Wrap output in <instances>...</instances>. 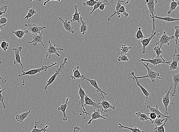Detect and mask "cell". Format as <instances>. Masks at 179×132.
Wrapping results in <instances>:
<instances>
[{"instance_id": "1", "label": "cell", "mask_w": 179, "mask_h": 132, "mask_svg": "<svg viewBox=\"0 0 179 132\" xmlns=\"http://www.w3.org/2000/svg\"><path fill=\"white\" fill-rule=\"evenodd\" d=\"M141 63L147 69V73L146 76H139V77H136V78L138 79H140L143 78H150L151 80V82L152 84H155V80L156 79H158L159 80H163V78L160 77V73L159 72L155 71L152 69H150L149 67V63L147 62L146 64H145L143 62H139Z\"/></svg>"}, {"instance_id": "2", "label": "cell", "mask_w": 179, "mask_h": 132, "mask_svg": "<svg viewBox=\"0 0 179 132\" xmlns=\"http://www.w3.org/2000/svg\"><path fill=\"white\" fill-rule=\"evenodd\" d=\"M157 3V1L155 0H147L145 2L148 9L150 18L152 20L153 30L152 34L154 33L155 29V20L154 17L156 15L155 6Z\"/></svg>"}, {"instance_id": "3", "label": "cell", "mask_w": 179, "mask_h": 132, "mask_svg": "<svg viewBox=\"0 0 179 132\" xmlns=\"http://www.w3.org/2000/svg\"><path fill=\"white\" fill-rule=\"evenodd\" d=\"M51 65L49 66H42L41 67L39 68L32 69V70H28L26 72H24V73H23L22 74H19L18 77H21L23 76H33L37 74V73H41V72L42 71L46 72L48 69L57 65L56 62H51Z\"/></svg>"}, {"instance_id": "4", "label": "cell", "mask_w": 179, "mask_h": 132, "mask_svg": "<svg viewBox=\"0 0 179 132\" xmlns=\"http://www.w3.org/2000/svg\"><path fill=\"white\" fill-rule=\"evenodd\" d=\"M67 58H65L64 59V62H63V63L61 62V63H60V66L59 68L57 69V70L55 71V73H54L53 75L52 76L48 81H47L46 85V87H45V90H46L47 88H48V87L50 85H51V84L54 82L55 80L56 79L57 77L60 74V72L63 73V70H64V69L65 64H69V62H67Z\"/></svg>"}, {"instance_id": "5", "label": "cell", "mask_w": 179, "mask_h": 132, "mask_svg": "<svg viewBox=\"0 0 179 132\" xmlns=\"http://www.w3.org/2000/svg\"><path fill=\"white\" fill-rule=\"evenodd\" d=\"M139 62H147L151 64L152 65H154V66H156L157 65L161 64H168L169 65L171 62V61L169 62H166L164 58H163L162 55L159 56L153 57L152 59L149 58V59H146L141 58L139 60Z\"/></svg>"}, {"instance_id": "6", "label": "cell", "mask_w": 179, "mask_h": 132, "mask_svg": "<svg viewBox=\"0 0 179 132\" xmlns=\"http://www.w3.org/2000/svg\"><path fill=\"white\" fill-rule=\"evenodd\" d=\"M25 26L27 28L28 33H30L32 35L40 34L43 32L44 29L46 28V26L41 27L36 24H26Z\"/></svg>"}, {"instance_id": "7", "label": "cell", "mask_w": 179, "mask_h": 132, "mask_svg": "<svg viewBox=\"0 0 179 132\" xmlns=\"http://www.w3.org/2000/svg\"><path fill=\"white\" fill-rule=\"evenodd\" d=\"M47 43H49V47L47 48V51L46 54V58H47L48 57L51 58V56L52 54H55L57 56L60 57V54L57 52L58 50L60 51H64V49L63 48H58L56 47V44L52 45L51 44V41L50 40L47 41Z\"/></svg>"}, {"instance_id": "8", "label": "cell", "mask_w": 179, "mask_h": 132, "mask_svg": "<svg viewBox=\"0 0 179 132\" xmlns=\"http://www.w3.org/2000/svg\"><path fill=\"white\" fill-rule=\"evenodd\" d=\"M174 37L173 35L169 36L166 34V32L164 31L163 34L159 37V40L158 42L155 43L156 45L159 44V47L162 48L164 45H169V42L170 41L174 39Z\"/></svg>"}, {"instance_id": "9", "label": "cell", "mask_w": 179, "mask_h": 132, "mask_svg": "<svg viewBox=\"0 0 179 132\" xmlns=\"http://www.w3.org/2000/svg\"><path fill=\"white\" fill-rule=\"evenodd\" d=\"M101 112H100V111H96L95 110H94V112L91 114L88 113L86 111H85V112L84 111V112L83 113V114H86V116H87L88 115L91 116V120L89 121V122H88V123H87L88 125H91L92 122H93V120H96L102 118V119H103V120H107V118H106L105 117H108V114H106V115H102L101 114Z\"/></svg>"}, {"instance_id": "10", "label": "cell", "mask_w": 179, "mask_h": 132, "mask_svg": "<svg viewBox=\"0 0 179 132\" xmlns=\"http://www.w3.org/2000/svg\"><path fill=\"white\" fill-rule=\"evenodd\" d=\"M86 80L87 81H88L89 83H90L91 85L94 87L97 90V92H100L101 93V96L102 97L103 99L104 100H106L105 97L104 96V95H105V96H108V94L105 92L103 91L101 89V88L99 87L98 84L96 80L93 79H90L86 78L85 77V76L84 75L83 78L81 79V81H83L84 80Z\"/></svg>"}, {"instance_id": "11", "label": "cell", "mask_w": 179, "mask_h": 132, "mask_svg": "<svg viewBox=\"0 0 179 132\" xmlns=\"http://www.w3.org/2000/svg\"><path fill=\"white\" fill-rule=\"evenodd\" d=\"M79 88V91L78 92V93L79 95L80 98V99L79 100V104L78 105V106H80L81 107V108H82V110H81V113L80 114V115H82L83 113L84 112H85L86 111V109L84 107V103H85V98L86 97V93H85V91L84 90L83 88H82L81 87L80 85V84H78Z\"/></svg>"}, {"instance_id": "12", "label": "cell", "mask_w": 179, "mask_h": 132, "mask_svg": "<svg viewBox=\"0 0 179 132\" xmlns=\"http://www.w3.org/2000/svg\"><path fill=\"white\" fill-rule=\"evenodd\" d=\"M43 32H42L41 34H37L32 35V40L28 42V44H31L32 43L33 46L35 47H36L38 45L41 43L43 46V47L45 48V46L43 43V40H44V37H43Z\"/></svg>"}, {"instance_id": "13", "label": "cell", "mask_w": 179, "mask_h": 132, "mask_svg": "<svg viewBox=\"0 0 179 132\" xmlns=\"http://www.w3.org/2000/svg\"><path fill=\"white\" fill-rule=\"evenodd\" d=\"M174 54L172 55V59L171 62L169 64V70H179L178 66L179 61V54L176 55L177 49L175 48Z\"/></svg>"}, {"instance_id": "14", "label": "cell", "mask_w": 179, "mask_h": 132, "mask_svg": "<svg viewBox=\"0 0 179 132\" xmlns=\"http://www.w3.org/2000/svg\"><path fill=\"white\" fill-rule=\"evenodd\" d=\"M130 78L132 79L133 80H136V85L138 86V87H139V88L141 90L142 93L144 95V96H146V101H147L148 100L149 97L150 95V92L147 91V90L144 87L142 86L140 84V82L139 81V80L136 78V76L135 75V72H131V73H130Z\"/></svg>"}, {"instance_id": "15", "label": "cell", "mask_w": 179, "mask_h": 132, "mask_svg": "<svg viewBox=\"0 0 179 132\" xmlns=\"http://www.w3.org/2000/svg\"><path fill=\"white\" fill-rule=\"evenodd\" d=\"M173 87V85H172L170 88H169V91L166 92V94L163 96L162 98V103L164 105V107L165 111H166V113L167 116H168L167 110L169 105L171 104L172 105H173L174 104L173 103H171V102H170V92L171 90Z\"/></svg>"}, {"instance_id": "16", "label": "cell", "mask_w": 179, "mask_h": 132, "mask_svg": "<svg viewBox=\"0 0 179 132\" xmlns=\"http://www.w3.org/2000/svg\"><path fill=\"white\" fill-rule=\"evenodd\" d=\"M23 50L22 47H19L16 48H13V51H14L15 55V60L13 62V64H19L21 65V69H22V73H24V68L23 66V64L21 62V57H20V53Z\"/></svg>"}, {"instance_id": "17", "label": "cell", "mask_w": 179, "mask_h": 132, "mask_svg": "<svg viewBox=\"0 0 179 132\" xmlns=\"http://www.w3.org/2000/svg\"><path fill=\"white\" fill-rule=\"evenodd\" d=\"M87 106H92L96 111H99L100 109L102 108V107L100 104V103H96V102L93 101L87 95H86L85 98L84 107H86Z\"/></svg>"}, {"instance_id": "18", "label": "cell", "mask_w": 179, "mask_h": 132, "mask_svg": "<svg viewBox=\"0 0 179 132\" xmlns=\"http://www.w3.org/2000/svg\"><path fill=\"white\" fill-rule=\"evenodd\" d=\"M144 104L146 106V107L147 109H148L150 110V112H153L156 114L157 115V118H171V117L169 116H165L163 114H162V113L159 111L158 110V106L156 105L155 106V107H152L151 106H150L149 105H148L146 103V102H144Z\"/></svg>"}, {"instance_id": "19", "label": "cell", "mask_w": 179, "mask_h": 132, "mask_svg": "<svg viewBox=\"0 0 179 132\" xmlns=\"http://www.w3.org/2000/svg\"><path fill=\"white\" fill-rule=\"evenodd\" d=\"M121 14L122 15H123L127 18L129 16V14L126 12L125 7L123 5H122L119 11L117 12L115 11L113 14L109 16L108 19V21H111V19L112 18H113L116 15H117L118 18H120Z\"/></svg>"}, {"instance_id": "20", "label": "cell", "mask_w": 179, "mask_h": 132, "mask_svg": "<svg viewBox=\"0 0 179 132\" xmlns=\"http://www.w3.org/2000/svg\"><path fill=\"white\" fill-rule=\"evenodd\" d=\"M156 34V32H154L152 34H151V36L149 38H145V39H142L141 41V43L142 45V49L141 50H140L142 54H145L146 52V48L147 47L148 45L151 41L152 39L154 37Z\"/></svg>"}, {"instance_id": "21", "label": "cell", "mask_w": 179, "mask_h": 132, "mask_svg": "<svg viewBox=\"0 0 179 132\" xmlns=\"http://www.w3.org/2000/svg\"><path fill=\"white\" fill-rule=\"evenodd\" d=\"M101 98L102 99V101L101 103H100V104H101L102 107V110L104 111V112H108V110L109 109H111L113 110L115 109V106L117 104V103L115 104V105L112 106L108 100H104L101 96Z\"/></svg>"}, {"instance_id": "22", "label": "cell", "mask_w": 179, "mask_h": 132, "mask_svg": "<svg viewBox=\"0 0 179 132\" xmlns=\"http://www.w3.org/2000/svg\"><path fill=\"white\" fill-rule=\"evenodd\" d=\"M59 20L63 23V28L67 32H71L72 34H74V26L71 25V22L66 20L64 21L61 17L58 18Z\"/></svg>"}, {"instance_id": "23", "label": "cell", "mask_w": 179, "mask_h": 132, "mask_svg": "<svg viewBox=\"0 0 179 132\" xmlns=\"http://www.w3.org/2000/svg\"><path fill=\"white\" fill-rule=\"evenodd\" d=\"M74 14L72 15L73 18L70 20V21L72 23L77 22L80 24H81V18L82 17H81V12H78V6L77 5H74Z\"/></svg>"}, {"instance_id": "24", "label": "cell", "mask_w": 179, "mask_h": 132, "mask_svg": "<svg viewBox=\"0 0 179 132\" xmlns=\"http://www.w3.org/2000/svg\"><path fill=\"white\" fill-rule=\"evenodd\" d=\"M172 75V81H173V86L174 87V92L173 93H171L173 97H174L176 92V88L179 84V73H170Z\"/></svg>"}, {"instance_id": "25", "label": "cell", "mask_w": 179, "mask_h": 132, "mask_svg": "<svg viewBox=\"0 0 179 132\" xmlns=\"http://www.w3.org/2000/svg\"><path fill=\"white\" fill-rule=\"evenodd\" d=\"M69 99V98H67L65 104L61 105L58 108V111H61L63 113V117L62 118V120L64 121H67L68 118V117L66 115V111L68 107V103Z\"/></svg>"}, {"instance_id": "26", "label": "cell", "mask_w": 179, "mask_h": 132, "mask_svg": "<svg viewBox=\"0 0 179 132\" xmlns=\"http://www.w3.org/2000/svg\"><path fill=\"white\" fill-rule=\"evenodd\" d=\"M79 66L76 67L73 70V75L70 76V77L72 80H75L77 79H82L84 76V75L81 74L80 72Z\"/></svg>"}, {"instance_id": "27", "label": "cell", "mask_w": 179, "mask_h": 132, "mask_svg": "<svg viewBox=\"0 0 179 132\" xmlns=\"http://www.w3.org/2000/svg\"><path fill=\"white\" fill-rule=\"evenodd\" d=\"M30 113L31 110H29L27 112H24L20 114H17L16 115L15 119L17 122L20 123H22L25 120L28 118Z\"/></svg>"}, {"instance_id": "28", "label": "cell", "mask_w": 179, "mask_h": 132, "mask_svg": "<svg viewBox=\"0 0 179 132\" xmlns=\"http://www.w3.org/2000/svg\"><path fill=\"white\" fill-rule=\"evenodd\" d=\"M155 19H157V20H162L166 22H173L176 21H179V19L167 17H158L155 15L154 17Z\"/></svg>"}, {"instance_id": "29", "label": "cell", "mask_w": 179, "mask_h": 132, "mask_svg": "<svg viewBox=\"0 0 179 132\" xmlns=\"http://www.w3.org/2000/svg\"><path fill=\"white\" fill-rule=\"evenodd\" d=\"M179 5V1H178L177 2H176L174 0H172L171 2L170 3L169 10L168 12V17H169V15L171 14L172 12L175 10Z\"/></svg>"}, {"instance_id": "30", "label": "cell", "mask_w": 179, "mask_h": 132, "mask_svg": "<svg viewBox=\"0 0 179 132\" xmlns=\"http://www.w3.org/2000/svg\"><path fill=\"white\" fill-rule=\"evenodd\" d=\"M13 33L14 34L15 36L19 39H22L26 34H28V31L26 30L25 31L23 30H18L16 31H13Z\"/></svg>"}, {"instance_id": "31", "label": "cell", "mask_w": 179, "mask_h": 132, "mask_svg": "<svg viewBox=\"0 0 179 132\" xmlns=\"http://www.w3.org/2000/svg\"><path fill=\"white\" fill-rule=\"evenodd\" d=\"M81 26L80 29V32H81L83 35H85L87 32L88 30V27L86 22L84 21L81 17Z\"/></svg>"}, {"instance_id": "32", "label": "cell", "mask_w": 179, "mask_h": 132, "mask_svg": "<svg viewBox=\"0 0 179 132\" xmlns=\"http://www.w3.org/2000/svg\"><path fill=\"white\" fill-rule=\"evenodd\" d=\"M169 119H170V118H157L155 120L151 122V123L155 125V126L159 127V126H161L164 124L165 120Z\"/></svg>"}, {"instance_id": "33", "label": "cell", "mask_w": 179, "mask_h": 132, "mask_svg": "<svg viewBox=\"0 0 179 132\" xmlns=\"http://www.w3.org/2000/svg\"><path fill=\"white\" fill-rule=\"evenodd\" d=\"M35 125L31 132H42L44 131H47V128L49 127L48 125H46L44 127H43V124L40 123V126L41 128L39 129L38 128L37 125L36 123H35Z\"/></svg>"}, {"instance_id": "34", "label": "cell", "mask_w": 179, "mask_h": 132, "mask_svg": "<svg viewBox=\"0 0 179 132\" xmlns=\"http://www.w3.org/2000/svg\"><path fill=\"white\" fill-rule=\"evenodd\" d=\"M119 128L127 129V130L131 131V132H144V131L141 130L139 128L136 127L134 128L127 127V126H123V125L120 123H119Z\"/></svg>"}, {"instance_id": "35", "label": "cell", "mask_w": 179, "mask_h": 132, "mask_svg": "<svg viewBox=\"0 0 179 132\" xmlns=\"http://www.w3.org/2000/svg\"><path fill=\"white\" fill-rule=\"evenodd\" d=\"M169 121H170L171 122H172V119H171V118L170 119L166 120L165 121L164 124L162 125V126H159V127L155 126V128L154 129V131L155 132H165L164 127L165 126V125H166V122Z\"/></svg>"}, {"instance_id": "36", "label": "cell", "mask_w": 179, "mask_h": 132, "mask_svg": "<svg viewBox=\"0 0 179 132\" xmlns=\"http://www.w3.org/2000/svg\"><path fill=\"white\" fill-rule=\"evenodd\" d=\"M135 114L137 116L139 119L142 122H144L145 121L148 120H150V118L146 114H142L140 111H139V112L136 113Z\"/></svg>"}, {"instance_id": "37", "label": "cell", "mask_w": 179, "mask_h": 132, "mask_svg": "<svg viewBox=\"0 0 179 132\" xmlns=\"http://www.w3.org/2000/svg\"><path fill=\"white\" fill-rule=\"evenodd\" d=\"M175 32L174 35V39H175V43L177 46L179 45V26H175Z\"/></svg>"}, {"instance_id": "38", "label": "cell", "mask_w": 179, "mask_h": 132, "mask_svg": "<svg viewBox=\"0 0 179 132\" xmlns=\"http://www.w3.org/2000/svg\"><path fill=\"white\" fill-rule=\"evenodd\" d=\"M136 38L137 40H140V39L142 40L145 38L143 33H142L141 28V27L138 28V31L136 33Z\"/></svg>"}, {"instance_id": "39", "label": "cell", "mask_w": 179, "mask_h": 132, "mask_svg": "<svg viewBox=\"0 0 179 132\" xmlns=\"http://www.w3.org/2000/svg\"><path fill=\"white\" fill-rule=\"evenodd\" d=\"M132 48V47H128L125 45H122L121 48V54H127Z\"/></svg>"}, {"instance_id": "40", "label": "cell", "mask_w": 179, "mask_h": 132, "mask_svg": "<svg viewBox=\"0 0 179 132\" xmlns=\"http://www.w3.org/2000/svg\"><path fill=\"white\" fill-rule=\"evenodd\" d=\"M99 1L98 0L94 1V0H91V1H86V2H84L83 5V6L86 7H93L96 4L99 2Z\"/></svg>"}, {"instance_id": "41", "label": "cell", "mask_w": 179, "mask_h": 132, "mask_svg": "<svg viewBox=\"0 0 179 132\" xmlns=\"http://www.w3.org/2000/svg\"><path fill=\"white\" fill-rule=\"evenodd\" d=\"M36 12L34 8L28 9V14L25 16V17L24 18V19H25H25H27V20H28V19L32 17V16L36 15Z\"/></svg>"}, {"instance_id": "42", "label": "cell", "mask_w": 179, "mask_h": 132, "mask_svg": "<svg viewBox=\"0 0 179 132\" xmlns=\"http://www.w3.org/2000/svg\"><path fill=\"white\" fill-rule=\"evenodd\" d=\"M0 84H1V83L0 82ZM5 90H6V88L2 89L1 85H0V101H1L2 103V108L4 109H6L7 107L6 105L5 104L4 102V96H3L2 92H4V91Z\"/></svg>"}, {"instance_id": "43", "label": "cell", "mask_w": 179, "mask_h": 132, "mask_svg": "<svg viewBox=\"0 0 179 132\" xmlns=\"http://www.w3.org/2000/svg\"><path fill=\"white\" fill-rule=\"evenodd\" d=\"M117 60L119 62H128L129 60L127 54H121L120 56L118 57Z\"/></svg>"}, {"instance_id": "44", "label": "cell", "mask_w": 179, "mask_h": 132, "mask_svg": "<svg viewBox=\"0 0 179 132\" xmlns=\"http://www.w3.org/2000/svg\"><path fill=\"white\" fill-rule=\"evenodd\" d=\"M162 48L160 47L159 46H157L154 48V50L155 52L156 56H159L162 55L163 53V51L162 50Z\"/></svg>"}, {"instance_id": "45", "label": "cell", "mask_w": 179, "mask_h": 132, "mask_svg": "<svg viewBox=\"0 0 179 132\" xmlns=\"http://www.w3.org/2000/svg\"><path fill=\"white\" fill-rule=\"evenodd\" d=\"M9 46V44L7 42L5 41L4 40H2V41L1 42V47L2 49L4 50V51H6L8 49Z\"/></svg>"}, {"instance_id": "46", "label": "cell", "mask_w": 179, "mask_h": 132, "mask_svg": "<svg viewBox=\"0 0 179 132\" xmlns=\"http://www.w3.org/2000/svg\"><path fill=\"white\" fill-rule=\"evenodd\" d=\"M107 1H99V2L97 3V4H96L94 6L93 9V10L91 11L90 12V14L91 15L93 14V13L97 9H99V6L101 4L104 3H105Z\"/></svg>"}, {"instance_id": "47", "label": "cell", "mask_w": 179, "mask_h": 132, "mask_svg": "<svg viewBox=\"0 0 179 132\" xmlns=\"http://www.w3.org/2000/svg\"><path fill=\"white\" fill-rule=\"evenodd\" d=\"M146 115H147L148 117L150 118V122H152V121L155 120L157 118L156 114L153 112L148 113Z\"/></svg>"}, {"instance_id": "48", "label": "cell", "mask_w": 179, "mask_h": 132, "mask_svg": "<svg viewBox=\"0 0 179 132\" xmlns=\"http://www.w3.org/2000/svg\"><path fill=\"white\" fill-rule=\"evenodd\" d=\"M123 4H124V2L123 1L119 0V1H117V2H116V7H115V11L117 12L119 11Z\"/></svg>"}, {"instance_id": "49", "label": "cell", "mask_w": 179, "mask_h": 132, "mask_svg": "<svg viewBox=\"0 0 179 132\" xmlns=\"http://www.w3.org/2000/svg\"><path fill=\"white\" fill-rule=\"evenodd\" d=\"M7 19L6 18L0 17V25H3L6 24L8 22Z\"/></svg>"}, {"instance_id": "50", "label": "cell", "mask_w": 179, "mask_h": 132, "mask_svg": "<svg viewBox=\"0 0 179 132\" xmlns=\"http://www.w3.org/2000/svg\"><path fill=\"white\" fill-rule=\"evenodd\" d=\"M8 7L6 5H3L0 7V12L7 11V10Z\"/></svg>"}, {"instance_id": "51", "label": "cell", "mask_w": 179, "mask_h": 132, "mask_svg": "<svg viewBox=\"0 0 179 132\" xmlns=\"http://www.w3.org/2000/svg\"><path fill=\"white\" fill-rule=\"evenodd\" d=\"M81 128L78 126H75L74 127V130H73V132H78L80 130Z\"/></svg>"}, {"instance_id": "52", "label": "cell", "mask_w": 179, "mask_h": 132, "mask_svg": "<svg viewBox=\"0 0 179 132\" xmlns=\"http://www.w3.org/2000/svg\"><path fill=\"white\" fill-rule=\"evenodd\" d=\"M2 62H0V65H1V64H2ZM0 79H1V81H2V84H4L5 83H6L7 81V80L4 79L2 78L1 76H0Z\"/></svg>"}, {"instance_id": "53", "label": "cell", "mask_w": 179, "mask_h": 132, "mask_svg": "<svg viewBox=\"0 0 179 132\" xmlns=\"http://www.w3.org/2000/svg\"><path fill=\"white\" fill-rule=\"evenodd\" d=\"M6 25V24H4L3 25H0V32H1V31H2L4 27Z\"/></svg>"}, {"instance_id": "54", "label": "cell", "mask_w": 179, "mask_h": 132, "mask_svg": "<svg viewBox=\"0 0 179 132\" xmlns=\"http://www.w3.org/2000/svg\"><path fill=\"white\" fill-rule=\"evenodd\" d=\"M7 11L5 12H0V17H1L2 15L4 14V13H6Z\"/></svg>"}, {"instance_id": "55", "label": "cell", "mask_w": 179, "mask_h": 132, "mask_svg": "<svg viewBox=\"0 0 179 132\" xmlns=\"http://www.w3.org/2000/svg\"><path fill=\"white\" fill-rule=\"evenodd\" d=\"M44 132H46V131H43Z\"/></svg>"}]
</instances>
